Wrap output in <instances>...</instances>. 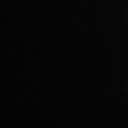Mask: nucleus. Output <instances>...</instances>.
<instances>
[]
</instances>
